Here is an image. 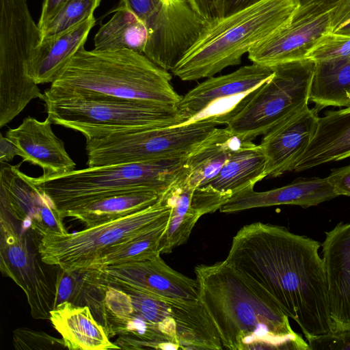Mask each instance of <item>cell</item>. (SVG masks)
Instances as JSON below:
<instances>
[{"mask_svg": "<svg viewBox=\"0 0 350 350\" xmlns=\"http://www.w3.org/2000/svg\"><path fill=\"white\" fill-rule=\"evenodd\" d=\"M320 246L284 226L258 221L237 232L224 260L269 295L306 338L333 331Z\"/></svg>", "mask_w": 350, "mask_h": 350, "instance_id": "1", "label": "cell"}, {"mask_svg": "<svg viewBox=\"0 0 350 350\" xmlns=\"http://www.w3.org/2000/svg\"><path fill=\"white\" fill-rule=\"evenodd\" d=\"M198 300L230 350H310L288 317L225 260L194 268Z\"/></svg>", "mask_w": 350, "mask_h": 350, "instance_id": "2", "label": "cell"}, {"mask_svg": "<svg viewBox=\"0 0 350 350\" xmlns=\"http://www.w3.org/2000/svg\"><path fill=\"white\" fill-rule=\"evenodd\" d=\"M170 72L131 50L79 49L51 88L90 92L131 100L178 105Z\"/></svg>", "mask_w": 350, "mask_h": 350, "instance_id": "3", "label": "cell"}, {"mask_svg": "<svg viewBox=\"0 0 350 350\" xmlns=\"http://www.w3.org/2000/svg\"><path fill=\"white\" fill-rule=\"evenodd\" d=\"M299 0H262L207 24L200 36L172 70L183 81L213 77L291 21Z\"/></svg>", "mask_w": 350, "mask_h": 350, "instance_id": "4", "label": "cell"}, {"mask_svg": "<svg viewBox=\"0 0 350 350\" xmlns=\"http://www.w3.org/2000/svg\"><path fill=\"white\" fill-rule=\"evenodd\" d=\"M42 100L52 124L79 132L86 140L172 126L191 120L176 105L125 100L90 92L49 88Z\"/></svg>", "mask_w": 350, "mask_h": 350, "instance_id": "5", "label": "cell"}, {"mask_svg": "<svg viewBox=\"0 0 350 350\" xmlns=\"http://www.w3.org/2000/svg\"><path fill=\"white\" fill-rule=\"evenodd\" d=\"M187 157L88 167L32 180L64 219L67 211L114 193L151 190L163 195L188 173Z\"/></svg>", "mask_w": 350, "mask_h": 350, "instance_id": "6", "label": "cell"}, {"mask_svg": "<svg viewBox=\"0 0 350 350\" xmlns=\"http://www.w3.org/2000/svg\"><path fill=\"white\" fill-rule=\"evenodd\" d=\"M171 206L163 194L154 204L75 233L50 234L38 245L42 261L66 272L88 270L107 250L167 220Z\"/></svg>", "mask_w": 350, "mask_h": 350, "instance_id": "7", "label": "cell"}, {"mask_svg": "<svg viewBox=\"0 0 350 350\" xmlns=\"http://www.w3.org/2000/svg\"><path fill=\"white\" fill-rule=\"evenodd\" d=\"M41 31L27 0H0V128L8 124L43 94L27 75Z\"/></svg>", "mask_w": 350, "mask_h": 350, "instance_id": "8", "label": "cell"}, {"mask_svg": "<svg viewBox=\"0 0 350 350\" xmlns=\"http://www.w3.org/2000/svg\"><path fill=\"white\" fill-rule=\"evenodd\" d=\"M273 74L226 123L241 141H252L308 107L314 62L304 58L272 66Z\"/></svg>", "mask_w": 350, "mask_h": 350, "instance_id": "9", "label": "cell"}, {"mask_svg": "<svg viewBox=\"0 0 350 350\" xmlns=\"http://www.w3.org/2000/svg\"><path fill=\"white\" fill-rule=\"evenodd\" d=\"M219 124L202 118L182 124L86 140L88 167L188 157Z\"/></svg>", "mask_w": 350, "mask_h": 350, "instance_id": "10", "label": "cell"}, {"mask_svg": "<svg viewBox=\"0 0 350 350\" xmlns=\"http://www.w3.org/2000/svg\"><path fill=\"white\" fill-rule=\"evenodd\" d=\"M118 6L144 23L148 31L144 54L163 68L177 64L206 26L189 0H120Z\"/></svg>", "mask_w": 350, "mask_h": 350, "instance_id": "11", "label": "cell"}, {"mask_svg": "<svg viewBox=\"0 0 350 350\" xmlns=\"http://www.w3.org/2000/svg\"><path fill=\"white\" fill-rule=\"evenodd\" d=\"M0 270L25 293L33 318L49 319L54 308L56 275L52 276L38 251V237L0 209Z\"/></svg>", "mask_w": 350, "mask_h": 350, "instance_id": "12", "label": "cell"}, {"mask_svg": "<svg viewBox=\"0 0 350 350\" xmlns=\"http://www.w3.org/2000/svg\"><path fill=\"white\" fill-rule=\"evenodd\" d=\"M344 7L341 4L323 12L298 7L289 23L253 48L248 58L270 67L306 58L321 38L332 31Z\"/></svg>", "mask_w": 350, "mask_h": 350, "instance_id": "13", "label": "cell"}, {"mask_svg": "<svg viewBox=\"0 0 350 350\" xmlns=\"http://www.w3.org/2000/svg\"><path fill=\"white\" fill-rule=\"evenodd\" d=\"M92 271L96 279L109 284L126 286L163 298L198 299L197 280L173 269L161 254Z\"/></svg>", "mask_w": 350, "mask_h": 350, "instance_id": "14", "label": "cell"}, {"mask_svg": "<svg viewBox=\"0 0 350 350\" xmlns=\"http://www.w3.org/2000/svg\"><path fill=\"white\" fill-rule=\"evenodd\" d=\"M319 110L308 107L284 120L266 134L259 144L266 158L267 177L275 178L295 166L316 131Z\"/></svg>", "mask_w": 350, "mask_h": 350, "instance_id": "15", "label": "cell"}, {"mask_svg": "<svg viewBox=\"0 0 350 350\" xmlns=\"http://www.w3.org/2000/svg\"><path fill=\"white\" fill-rule=\"evenodd\" d=\"M273 74V67L253 63L228 75L208 77L182 96L177 106L191 122L221 101L246 99Z\"/></svg>", "mask_w": 350, "mask_h": 350, "instance_id": "16", "label": "cell"}, {"mask_svg": "<svg viewBox=\"0 0 350 350\" xmlns=\"http://www.w3.org/2000/svg\"><path fill=\"white\" fill-rule=\"evenodd\" d=\"M46 118L39 121L31 116L6 132L5 137L18 149L23 161L39 166L43 176L62 174L75 170L76 164L66 150L64 142L51 128Z\"/></svg>", "mask_w": 350, "mask_h": 350, "instance_id": "17", "label": "cell"}, {"mask_svg": "<svg viewBox=\"0 0 350 350\" xmlns=\"http://www.w3.org/2000/svg\"><path fill=\"white\" fill-rule=\"evenodd\" d=\"M322 246L332 332L350 329V223L325 232Z\"/></svg>", "mask_w": 350, "mask_h": 350, "instance_id": "18", "label": "cell"}, {"mask_svg": "<svg viewBox=\"0 0 350 350\" xmlns=\"http://www.w3.org/2000/svg\"><path fill=\"white\" fill-rule=\"evenodd\" d=\"M337 196L327 177L304 178L269 191L258 192L251 189L242 191L230 198L219 211L234 213L254 208L287 204L308 208Z\"/></svg>", "mask_w": 350, "mask_h": 350, "instance_id": "19", "label": "cell"}, {"mask_svg": "<svg viewBox=\"0 0 350 350\" xmlns=\"http://www.w3.org/2000/svg\"><path fill=\"white\" fill-rule=\"evenodd\" d=\"M94 17L59 33L43 38L33 48L27 75L36 84L52 83L74 55L84 47Z\"/></svg>", "mask_w": 350, "mask_h": 350, "instance_id": "20", "label": "cell"}, {"mask_svg": "<svg viewBox=\"0 0 350 350\" xmlns=\"http://www.w3.org/2000/svg\"><path fill=\"white\" fill-rule=\"evenodd\" d=\"M266 158L260 146L252 141H241L219 173L199 188L217 197L224 204L232 196L254 189L267 177Z\"/></svg>", "mask_w": 350, "mask_h": 350, "instance_id": "21", "label": "cell"}, {"mask_svg": "<svg viewBox=\"0 0 350 350\" xmlns=\"http://www.w3.org/2000/svg\"><path fill=\"white\" fill-rule=\"evenodd\" d=\"M350 157V105L318 119L314 135L294 170L302 172Z\"/></svg>", "mask_w": 350, "mask_h": 350, "instance_id": "22", "label": "cell"}, {"mask_svg": "<svg viewBox=\"0 0 350 350\" xmlns=\"http://www.w3.org/2000/svg\"><path fill=\"white\" fill-rule=\"evenodd\" d=\"M49 320L70 350L120 349L111 342L103 325L94 317L88 306L66 301L50 312Z\"/></svg>", "mask_w": 350, "mask_h": 350, "instance_id": "23", "label": "cell"}, {"mask_svg": "<svg viewBox=\"0 0 350 350\" xmlns=\"http://www.w3.org/2000/svg\"><path fill=\"white\" fill-rule=\"evenodd\" d=\"M241 142L226 128L217 127L188 156L187 183L194 189L205 186L219 173Z\"/></svg>", "mask_w": 350, "mask_h": 350, "instance_id": "24", "label": "cell"}, {"mask_svg": "<svg viewBox=\"0 0 350 350\" xmlns=\"http://www.w3.org/2000/svg\"><path fill=\"white\" fill-rule=\"evenodd\" d=\"M162 195L151 190H134L107 196L67 211L85 228L112 221L144 209L156 203Z\"/></svg>", "mask_w": 350, "mask_h": 350, "instance_id": "25", "label": "cell"}, {"mask_svg": "<svg viewBox=\"0 0 350 350\" xmlns=\"http://www.w3.org/2000/svg\"><path fill=\"white\" fill-rule=\"evenodd\" d=\"M194 190L184 176L164 193L171 206V212L159 247L161 254L170 253L187 242L196 222L202 216L192 205Z\"/></svg>", "mask_w": 350, "mask_h": 350, "instance_id": "26", "label": "cell"}, {"mask_svg": "<svg viewBox=\"0 0 350 350\" xmlns=\"http://www.w3.org/2000/svg\"><path fill=\"white\" fill-rule=\"evenodd\" d=\"M309 100L319 111L350 105V57L314 62Z\"/></svg>", "mask_w": 350, "mask_h": 350, "instance_id": "27", "label": "cell"}, {"mask_svg": "<svg viewBox=\"0 0 350 350\" xmlns=\"http://www.w3.org/2000/svg\"><path fill=\"white\" fill-rule=\"evenodd\" d=\"M148 41V31L134 13L118 6L111 19L103 25L94 38V49L131 50L143 53Z\"/></svg>", "mask_w": 350, "mask_h": 350, "instance_id": "28", "label": "cell"}, {"mask_svg": "<svg viewBox=\"0 0 350 350\" xmlns=\"http://www.w3.org/2000/svg\"><path fill=\"white\" fill-rule=\"evenodd\" d=\"M168 220L152 230L109 249L94 261L89 269L143 260L161 254L159 247Z\"/></svg>", "mask_w": 350, "mask_h": 350, "instance_id": "29", "label": "cell"}, {"mask_svg": "<svg viewBox=\"0 0 350 350\" xmlns=\"http://www.w3.org/2000/svg\"><path fill=\"white\" fill-rule=\"evenodd\" d=\"M101 0H67L40 30L41 40L64 31L94 17Z\"/></svg>", "mask_w": 350, "mask_h": 350, "instance_id": "30", "label": "cell"}, {"mask_svg": "<svg viewBox=\"0 0 350 350\" xmlns=\"http://www.w3.org/2000/svg\"><path fill=\"white\" fill-rule=\"evenodd\" d=\"M55 306L69 301L80 306V301L84 298L87 287V270L66 272L55 266Z\"/></svg>", "mask_w": 350, "mask_h": 350, "instance_id": "31", "label": "cell"}, {"mask_svg": "<svg viewBox=\"0 0 350 350\" xmlns=\"http://www.w3.org/2000/svg\"><path fill=\"white\" fill-rule=\"evenodd\" d=\"M348 57H350V36L329 32L321 38L306 58L321 62Z\"/></svg>", "mask_w": 350, "mask_h": 350, "instance_id": "32", "label": "cell"}, {"mask_svg": "<svg viewBox=\"0 0 350 350\" xmlns=\"http://www.w3.org/2000/svg\"><path fill=\"white\" fill-rule=\"evenodd\" d=\"M13 343L16 349H66L63 339L56 338L42 331L21 327L13 332Z\"/></svg>", "mask_w": 350, "mask_h": 350, "instance_id": "33", "label": "cell"}, {"mask_svg": "<svg viewBox=\"0 0 350 350\" xmlns=\"http://www.w3.org/2000/svg\"><path fill=\"white\" fill-rule=\"evenodd\" d=\"M310 350H350V329L306 338Z\"/></svg>", "mask_w": 350, "mask_h": 350, "instance_id": "34", "label": "cell"}, {"mask_svg": "<svg viewBox=\"0 0 350 350\" xmlns=\"http://www.w3.org/2000/svg\"><path fill=\"white\" fill-rule=\"evenodd\" d=\"M193 10L207 24L224 17L225 0H189Z\"/></svg>", "mask_w": 350, "mask_h": 350, "instance_id": "35", "label": "cell"}, {"mask_svg": "<svg viewBox=\"0 0 350 350\" xmlns=\"http://www.w3.org/2000/svg\"><path fill=\"white\" fill-rule=\"evenodd\" d=\"M345 4L337 23L345 16L350 14V0H299V8L310 12H326L334 8Z\"/></svg>", "mask_w": 350, "mask_h": 350, "instance_id": "36", "label": "cell"}, {"mask_svg": "<svg viewBox=\"0 0 350 350\" xmlns=\"http://www.w3.org/2000/svg\"><path fill=\"white\" fill-rule=\"evenodd\" d=\"M327 178L338 196L350 197V164L333 170Z\"/></svg>", "mask_w": 350, "mask_h": 350, "instance_id": "37", "label": "cell"}, {"mask_svg": "<svg viewBox=\"0 0 350 350\" xmlns=\"http://www.w3.org/2000/svg\"><path fill=\"white\" fill-rule=\"evenodd\" d=\"M67 0H43L38 26L41 30Z\"/></svg>", "mask_w": 350, "mask_h": 350, "instance_id": "38", "label": "cell"}, {"mask_svg": "<svg viewBox=\"0 0 350 350\" xmlns=\"http://www.w3.org/2000/svg\"><path fill=\"white\" fill-rule=\"evenodd\" d=\"M18 156V149L5 136L0 135V163H7Z\"/></svg>", "mask_w": 350, "mask_h": 350, "instance_id": "39", "label": "cell"}, {"mask_svg": "<svg viewBox=\"0 0 350 350\" xmlns=\"http://www.w3.org/2000/svg\"><path fill=\"white\" fill-rule=\"evenodd\" d=\"M262 0H225L224 17L238 12Z\"/></svg>", "mask_w": 350, "mask_h": 350, "instance_id": "40", "label": "cell"}, {"mask_svg": "<svg viewBox=\"0 0 350 350\" xmlns=\"http://www.w3.org/2000/svg\"><path fill=\"white\" fill-rule=\"evenodd\" d=\"M333 33L350 36V16L343 18L334 27Z\"/></svg>", "mask_w": 350, "mask_h": 350, "instance_id": "41", "label": "cell"}]
</instances>
